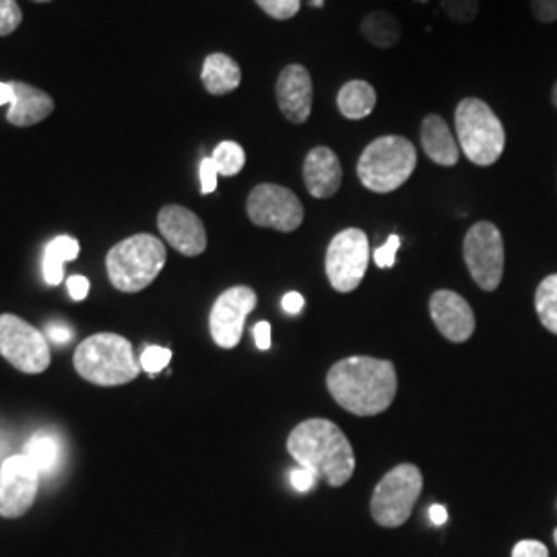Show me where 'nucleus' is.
Returning a JSON list of instances; mask_svg holds the SVG:
<instances>
[{
	"label": "nucleus",
	"instance_id": "obj_1",
	"mask_svg": "<svg viewBox=\"0 0 557 557\" xmlns=\"http://www.w3.org/2000/svg\"><path fill=\"white\" fill-rule=\"evenodd\" d=\"M326 388L345 411L372 418L386 411L397 397V370L386 359H341L329 370Z\"/></svg>",
	"mask_w": 557,
	"mask_h": 557
},
{
	"label": "nucleus",
	"instance_id": "obj_2",
	"mask_svg": "<svg viewBox=\"0 0 557 557\" xmlns=\"http://www.w3.org/2000/svg\"><path fill=\"white\" fill-rule=\"evenodd\" d=\"M287 450L299 467L326 479L331 487H341L356 471V455L337 423L329 419H306L287 438Z\"/></svg>",
	"mask_w": 557,
	"mask_h": 557
},
{
	"label": "nucleus",
	"instance_id": "obj_3",
	"mask_svg": "<svg viewBox=\"0 0 557 557\" xmlns=\"http://www.w3.org/2000/svg\"><path fill=\"white\" fill-rule=\"evenodd\" d=\"M75 370L91 384L122 386L137 379L143 368L128 338L116 333H98L77 347Z\"/></svg>",
	"mask_w": 557,
	"mask_h": 557
},
{
	"label": "nucleus",
	"instance_id": "obj_4",
	"mask_svg": "<svg viewBox=\"0 0 557 557\" xmlns=\"http://www.w3.org/2000/svg\"><path fill=\"white\" fill-rule=\"evenodd\" d=\"M168 252L160 238L137 234L119 242L106 257L110 283L124 294H137L149 287L165 267Z\"/></svg>",
	"mask_w": 557,
	"mask_h": 557
},
{
	"label": "nucleus",
	"instance_id": "obj_5",
	"mask_svg": "<svg viewBox=\"0 0 557 557\" xmlns=\"http://www.w3.org/2000/svg\"><path fill=\"white\" fill-rule=\"evenodd\" d=\"M418 165L413 143L398 135L372 140L358 161V178L368 190L386 195L400 188Z\"/></svg>",
	"mask_w": 557,
	"mask_h": 557
},
{
	"label": "nucleus",
	"instance_id": "obj_6",
	"mask_svg": "<svg viewBox=\"0 0 557 557\" xmlns=\"http://www.w3.org/2000/svg\"><path fill=\"white\" fill-rule=\"evenodd\" d=\"M458 147L467 160L487 168L502 158L506 147V133L494 110L478 98L460 101L455 112Z\"/></svg>",
	"mask_w": 557,
	"mask_h": 557
},
{
	"label": "nucleus",
	"instance_id": "obj_7",
	"mask_svg": "<svg viewBox=\"0 0 557 557\" xmlns=\"http://www.w3.org/2000/svg\"><path fill=\"white\" fill-rule=\"evenodd\" d=\"M423 490V475L416 465L403 462L388 471L374 490L370 512L380 527L397 529L405 524Z\"/></svg>",
	"mask_w": 557,
	"mask_h": 557
},
{
	"label": "nucleus",
	"instance_id": "obj_8",
	"mask_svg": "<svg viewBox=\"0 0 557 557\" xmlns=\"http://www.w3.org/2000/svg\"><path fill=\"white\" fill-rule=\"evenodd\" d=\"M0 356L25 374H41L52 361L46 335L15 314H0Z\"/></svg>",
	"mask_w": 557,
	"mask_h": 557
},
{
	"label": "nucleus",
	"instance_id": "obj_9",
	"mask_svg": "<svg viewBox=\"0 0 557 557\" xmlns=\"http://www.w3.org/2000/svg\"><path fill=\"white\" fill-rule=\"evenodd\" d=\"M368 262H370L368 236L358 227L338 232L337 236L331 239L326 260H324L329 283L333 285V289H337L338 294L356 292L361 278L366 277Z\"/></svg>",
	"mask_w": 557,
	"mask_h": 557
},
{
	"label": "nucleus",
	"instance_id": "obj_10",
	"mask_svg": "<svg viewBox=\"0 0 557 557\" xmlns=\"http://www.w3.org/2000/svg\"><path fill=\"white\" fill-rule=\"evenodd\" d=\"M462 257L471 277L483 292L498 289L504 277V239L494 223L479 221L467 232Z\"/></svg>",
	"mask_w": 557,
	"mask_h": 557
},
{
	"label": "nucleus",
	"instance_id": "obj_11",
	"mask_svg": "<svg viewBox=\"0 0 557 557\" xmlns=\"http://www.w3.org/2000/svg\"><path fill=\"white\" fill-rule=\"evenodd\" d=\"M246 211L255 225L283 234L296 232L304 221V207L298 197L278 184H259L248 197Z\"/></svg>",
	"mask_w": 557,
	"mask_h": 557
},
{
	"label": "nucleus",
	"instance_id": "obj_12",
	"mask_svg": "<svg viewBox=\"0 0 557 557\" xmlns=\"http://www.w3.org/2000/svg\"><path fill=\"white\" fill-rule=\"evenodd\" d=\"M40 471L21 455H13L0 465V517L21 518L36 502Z\"/></svg>",
	"mask_w": 557,
	"mask_h": 557
},
{
	"label": "nucleus",
	"instance_id": "obj_13",
	"mask_svg": "<svg viewBox=\"0 0 557 557\" xmlns=\"http://www.w3.org/2000/svg\"><path fill=\"white\" fill-rule=\"evenodd\" d=\"M257 294L246 285H236L223 292L213 304L209 329L221 349H234L244 335L246 317L257 308Z\"/></svg>",
	"mask_w": 557,
	"mask_h": 557
},
{
	"label": "nucleus",
	"instance_id": "obj_14",
	"mask_svg": "<svg viewBox=\"0 0 557 557\" xmlns=\"http://www.w3.org/2000/svg\"><path fill=\"white\" fill-rule=\"evenodd\" d=\"M163 239L184 257H199L207 250V232L197 213L186 207L168 205L158 215Z\"/></svg>",
	"mask_w": 557,
	"mask_h": 557
},
{
	"label": "nucleus",
	"instance_id": "obj_15",
	"mask_svg": "<svg viewBox=\"0 0 557 557\" xmlns=\"http://www.w3.org/2000/svg\"><path fill=\"white\" fill-rule=\"evenodd\" d=\"M430 317L442 337L453 343H465L475 333V314L469 301L457 292L440 289L430 299Z\"/></svg>",
	"mask_w": 557,
	"mask_h": 557
},
{
	"label": "nucleus",
	"instance_id": "obj_16",
	"mask_svg": "<svg viewBox=\"0 0 557 557\" xmlns=\"http://www.w3.org/2000/svg\"><path fill=\"white\" fill-rule=\"evenodd\" d=\"M277 103L281 114L294 124H304L312 114L314 87L306 66L289 64L277 79Z\"/></svg>",
	"mask_w": 557,
	"mask_h": 557
},
{
	"label": "nucleus",
	"instance_id": "obj_17",
	"mask_svg": "<svg viewBox=\"0 0 557 557\" xmlns=\"http://www.w3.org/2000/svg\"><path fill=\"white\" fill-rule=\"evenodd\" d=\"M304 182L314 199H331L343 182L337 153L329 147H314L304 160Z\"/></svg>",
	"mask_w": 557,
	"mask_h": 557
},
{
	"label": "nucleus",
	"instance_id": "obj_18",
	"mask_svg": "<svg viewBox=\"0 0 557 557\" xmlns=\"http://www.w3.org/2000/svg\"><path fill=\"white\" fill-rule=\"evenodd\" d=\"M54 112V101L34 85L15 81L13 83V101L7 112V120L13 126H34L48 119Z\"/></svg>",
	"mask_w": 557,
	"mask_h": 557
},
{
	"label": "nucleus",
	"instance_id": "obj_19",
	"mask_svg": "<svg viewBox=\"0 0 557 557\" xmlns=\"http://www.w3.org/2000/svg\"><path fill=\"white\" fill-rule=\"evenodd\" d=\"M421 147L430 160L444 168L457 165L460 158L458 140L438 114H430L421 122Z\"/></svg>",
	"mask_w": 557,
	"mask_h": 557
},
{
	"label": "nucleus",
	"instance_id": "obj_20",
	"mask_svg": "<svg viewBox=\"0 0 557 557\" xmlns=\"http://www.w3.org/2000/svg\"><path fill=\"white\" fill-rule=\"evenodd\" d=\"M200 79L211 96H225V94L238 89L242 71H239L238 62L232 57L215 52L205 59Z\"/></svg>",
	"mask_w": 557,
	"mask_h": 557
},
{
	"label": "nucleus",
	"instance_id": "obj_21",
	"mask_svg": "<svg viewBox=\"0 0 557 557\" xmlns=\"http://www.w3.org/2000/svg\"><path fill=\"white\" fill-rule=\"evenodd\" d=\"M337 106L345 119H368L376 108V91L366 81H349L338 89Z\"/></svg>",
	"mask_w": 557,
	"mask_h": 557
},
{
	"label": "nucleus",
	"instance_id": "obj_22",
	"mask_svg": "<svg viewBox=\"0 0 557 557\" xmlns=\"http://www.w3.org/2000/svg\"><path fill=\"white\" fill-rule=\"evenodd\" d=\"M23 455L29 457V460L36 465V469L41 475H54L62 467V442L59 436L50 432H38L32 438L27 440Z\"/></svg>",
	"mask_w": 557,
	"mask_h": 557
},
{
	"label": "nucleus",
	"instance_id": "obj_23",
	"mask_svg": "<svg viewBox=\"0 0 557 557\" xmlns=\"http://www.w3.org/2000/svg\"><path fill=\"white\" fill-rule=\"evenodd\" d=\"M79 242L71 236H59L46 246L44 278L48 285H59L64 277V264L79 257Z\"/></svg>",
	"mask_w": 557,
	"mask_h": 557
},
{
	"label": "nucleus",
	"instance_id": "obj_24",
	"mask_svg": "<svg viewBox=\"0 0 557 557\" xmlns=\"http://www.w3.org/2000/svg\"><path fill=\"white\" fill-rule=\"evenodd\" d=\"M359 32L372 46L382 50L393 48L400 40V23L386 11H374L366 15L359 25Z\"/></svg>",
	"mask_w": 557,
	"mask_h": 557
},
{
	"label": "nucleus",
	"instance_id": "obj_25",
	"mask_svg": "<svg viewBox=\"0 0 557 557\" xmlns=\"http://www.w3.org/2000/svg\"><path fill=\"white\" fill-rule=\"evenodd\" d=\"M535 308L541 324L557 335V275H549L539 283Z\"/></svg>",
	"mask_w": 557,
	"mask_h": 557
},
{
	"label": "nucleus",
	"instance_id": "obj_26",
	"mask_svg": "<svg viewBox=\"0 0 557 557\" xmlns=\"http://www.w3.org/2000/svg\"><path fill=\"white\" fill-rule=\"evenodd\" d=\"M211 160L215 163L220 176H227L230 178V176H236V174L242 172V168L246 163V153H244V149L239 147L238 143L223 140V143L215 147Z\"/></svg>",
	"mask_w": 557,
	"mask_h": 557
},
{
	"label": "nucleus",
	"instance_id": "obj_27",
	"mask_svg": "<svg viewBox=\"0 0 557 557\" xmlns=\"http://www.w3.org/2000/svg\"><path fill=\"white\" fill-rule=\"evenodd\" d=\"M440 7L457 23H471L479 13V0H440Z\"/></svg>",
	"mask_w": 557,
	"mask_h": 557
},
{
	"label": "nucleus",
	"instance_id": "obj_28",
	"mask_svg": "<svg viewBox=\"0 0 557 557\" xmlns=\"http://www.w3.org/2000/svg\"><path fill=\"white\" fill-rule=\"evenodd\" d=\"M139 361L140 368H143L147 374L156 376V374H160L163 368H168V366H170V361H172V351H170L168 347L149 345V347H145V351H143V356H140Z\"/></svg>",
	"mask_w": 557,
	"mask_h": 557
},
{
	"label": "nucleus",
	"instance_id": "obj_29",
	"mask_svg": "<svg viewBox=\"0 0 557 557\" xmlns=\"http://www.w3.org/2000/svg\"><path fill=\"white\" fill-rule=\"evenodd\" d=\"M260 9L277 21H287L296 17L301 7V0H255Z\"/></svg>",
	"mask_w": 557,
	"mask_h": 557
},
{
	"label": "nucleus",
	"instance_id": "obj_30",
	"mask_svg": "<svg viewBox=\"0 0 557 557\" xmlns=\"http://www.w3.org/2000/svg\"><path fill=\"white\" fill-rule=\"evenodd\" d=\"M23 21L20 4L15 0H0V36L13 34Z\"/></svg>",
	"mask_w": 557,
	"mask_h": 557
},
{
	"label": "nucleus",
	"instance_id": "obj_31",
	"mask_svg": "<svg viewBox=\"0 0 557 557\" xmlns=\"http://www.w3.org/2000/svg\"><path fill=\"white\" fill-rule=\"evenodd\" d=\"M200 193L202 195H211V193H215L218 190V176H220V172H218V168H215V163L211 158H205V160L200 161Z\"/></svg>",
	"mask_w": 557,
	"mask_h": 557
},
{
	"label": "nucleus",
	"instance_id": "obj_32",
	"mask_svg": "<svg viewBox=\"0 0 557 557\" xmlns=\"http://www.w3.org/2000/svg\"><path fill=\"white\" fill-rule=\"evenodd\" d=\"M400 246V238L398 236H391L386 239L379 250L374 252V262L379 264L380 269H393L395 267V259H397V250Z\"/></svg>",
	"mask_w": 557,
	"mask_h": 557
},
{
	"label": "nucleus",
	"instance_id": "obj_33",
	"mask_svg": "<svg viewBox=\"0 0 557 557\" xmlns=\"http://www.w3.org/2000/svg\"><path fill=\"white\" fill-rule=\"evenodd\" d=\"M46 335L54 345H66L73 338V329L64 320H52L46 324Z\"/></svg>",
	"mask_w": 557,
	"mask_h": 557
},
{
	"label": "nucleus",
	"instance_id": "obj_34",
	"mask_svg": "<svg viewBox=\"0 0 557 557\" xmlns=\"http://www.w3.org/2000/svg\"><path fill=\"white\" fill-rule=\"evenodd\" d=\"M531 11L541 23L557 21V0H531Z\"/></svg>",
	"mask_w": 557,
	"mask_h": 557
},
{
	"label": "nucleus",
	"instance_id": "obj_35",
	"mask_svg": "<svg viewBox=\"0 0 557 557\" xmlns=\"http://www.w3.org/2000/svg\"><path fill=\"white\" fill-rule=\"evenodd\" d=\"M289 479H292V485H294L298 492H310V490L317 485V481H319V478H317L312 471H308V469H304V467L294 469V471L289 473Z\"/></svg>",
	"mask_w": 557,
	"mask_h": 557
},
{
	"label": "nucleus",
	"instance_id": "obj_36",
	"mask_svg": "<svg viewBox=\"0 0 557 557\" xmlns=\"http://www.w3.org/2000/svg\"><path fill=\"white\" fill-rule=\"evenodd\" d=\"M512 557H549V552L539 541H520L512 549Z\"/></svg>",
	"mask_w": 557,
	"mask_h": 557
},
{
	"label": "nucleus",
	"instance_id": "obj_37",
	"mask_svg": "<svg viewBox=\"0 0 557 557\" xmlns=\"http://www.w3.org/2000/svg\"><path fill=\"white\" fill-rule=\"evenodd\" d=\"M66 289L75 301H83L89 296V278L73 275V277L66 278Z\"/></svg>",
	"mask_w": 557,
	"mask_h": 557
},
{
	"label": "nucleus",
	"instance_id": "obj_38",
	"mask_svg": "<svg viewBox=\"0 0 557 557\" xmlns=\"http://www.w3.org/2000/svg\"><path fill=\"white\" fill-rule=\"evenodd\" d=\"M255 341H257V347L260 351L271 349V324L269 322L262 320L255 326Z\"/></svg>",
	"mask_w": 557,
	"mask_h": 557
},
{
	"label": "nucleus",
	"instance_id": "obj_39",
	"mask_svg": "<svg viewBox=\"0 0 557 557\" xmlns=\"http://www.w3.org/2000/svg\"><path fill=\"white\" fill-rule=\"evenodd\" d=\"M281 306L287 314H299L301 308H304V298L298 292H289L287 296H283V299H281Z\"/></svg>",
	"mask_w": 557,
	"mask_h": 557
},
{
	"label": "nucleus",
	"instance_id": "obj_40",
	"mask_svg": "<svg viewBox=\"0 0 557 557\" xmlns=\"http://www.w3.org/2000/svg\"><path fill=\"white\" fill-rule=\"evenodd\" d=\"M430 520H432L434 524L442 527V524L448 520V512H446V508H444V506H440V504L432 506V508H430Z\"/></svg>",
	"mask_w": 557,
	"mask_h": 557
},
{
	"label": "nucleus",
	"instance_id": "obj_41",
	"mask_svg": "<svg viewBox=\"0 0 557 557\" xmlns=\"http://www.w3.org/2000/svg\"><path fill=\"white\" fill-rule=\"evenodd\" d=\"M13 101V83H0V106Z\"/></svg>",
	"mask_w": 557,
	"mask_h": 557
},
{
	"label": "nucleus",
	"instance_id": "obj_42",
	"mask_svg": "<svg viewBox=\"0 0 557 557\" xmlns=\"http://www.w3.org/2000/svg\"><path fill=\"white\" fill-rule=\"evenodd\" d=\"M552 101H554V106L557 108V83L554 85V91H552Z\"/></svg>",
	"mask_w": 557,
	"mask_h": 557
},
{
	"label": "nucleus",
	"instance_id": "obj_43",
	"mask_svg": "<svg viewBox=\"0 0 557 557\" xmlns=\"http://www.w3.org/2000/svg\"><path fill=\"white\" fill-rule=\"evenodd\" d=\"M310 4H312V7H322V4H324V0H310Z\"/></svg>",
	"mask_w": 557,
	"mask_h": 557
},
{
	"label": "nucleus",
	"instance_id": "obj_44",
	"mask_svg": "<svg viewBox=\"0 0 557 557\" xmlns=\"http://www.w3.org/2000/svg\"><path fill=\"white\" fill-rule=\"evenodd\" d=\"M36 2H50V0H36Z\"/></svg>",
	"mask_w": 557,
	"mask_h": 557
},
{
	"label": "nucleus",
	"instance_id": "obj_45",
	"mask_svg": "<svg viewBox=\"0 0 557 557\" xmlns=\"http://www.w3.org/2000/svg\"><path fill=\"white\" fill-rule=\"evenodd\" d=\"M554 539H556V545H557V529H556V533H554Z\"/></svg>",
	"mask_w": 557,
	"mask_h": 557
},
{
	"label": "nucleus",
	"instance_id": "obj_46",
	"mask_svg": "<svg viewBox=\"0 0 557 557\" xmlns=\"http://www.w3.org/2000/svg\"><path fill=\"white\" fill-rule=\"evenodd\" d=\"M419 2H428V0H419Z\"/></svg>",
	"mask_w": 557,
	"mask_h": 557
}]
</instances>
